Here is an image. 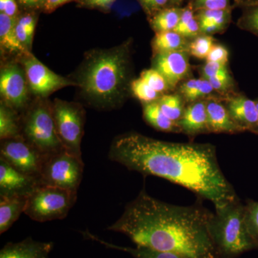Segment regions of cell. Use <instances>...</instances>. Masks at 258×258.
Segmentation results:
<instances>
[{
	"label": "cell",
	"mask_w": 258,
	"mask_h": 258,
	"mask_svg": "<svg viewBox=\"0 0 258 258\" xmlns=\"http://www.w3.org/2000/svg\"><path fill=\"white\" fill-rule=\"evenodd\" d=\"M83 235L88 239L99 242L103 245L106 246L108 248L118 249L123 251L133 256L134 258H189L175 252H164V251L156 250L148 248V247L137 246L136 247H121V246L115 245L114 244L109 243L106 241L101 240L97 236L93 235L88 231L83 232Z\"/></svg>",
	"instance_id": "cell-22"
},
{
	"label": "cell",
	"mask_w": 258,
	"mask_h": 258,
	"mask_svg": "<svg viewBox=\"0 0 258 258\" xmlns=\"http://www.w3.org/2000/svg\"><path fill=\"white\" fill-rule=\"evenodd\" d=\"M108 158L146 177L155 176L184 186L222 208L238 196L222 172L211 144L176 143L127 132L112 142Z\"/></svg>",
	"instance_id": "cell-1"
},
{
	"label": "cell",
	"mask_w": 258,
	"mask_h": 258,
	"mask_svg": "<svg viewBox=\"0 0 258 258\" xmlns=\"http://www.w3.org/2000/svg\"><path fill=\"white\" fill-rule=\"evenodd\" d=\"M180 133L195 138L200 134H210L207 115V99L186 105L181 119L178 122Z\"/></svg>",
	"instance_id": "cell-15"
},
{
	"label": "cell",
	"mask_w": 258,
	"mask_h": 258,
	"mask_svg": "<svg viewBox=\"0 0 258 258\" xmlns=\"http://www.w3.org/2000/svg\"><path fill=\"white\" fill-rule=\"evenodd\" d=\"M20 4L27 9H44L46 0H19Z\"/></svg>",
	"instance_id": "cell-41"
},
{
	"label": "cell",
	"mask_w": 258,
	"mask_h": 258,
	"mask_svg": "<svg viewBox=\"0 0 258 258\" xmlns=\"http://www.w3.org/2000/svg\"><path fill=\"white\" fill-rule=\"evenodd\" d=\"M132 40L108 49H95L85 55L74 81L83 99L97 109L120 108L131 92L133 79Z\"/></svg>",
	"instance_id": "cell-3"
},
{
	"label": "cell",
	"mask_w": 258,
	"mask_h": 258,
	"mask_svg": "<svg viewBox=\"0 0 258 258\" xmlns=\"http://www.w3.org/2000/svg\"><path fill=\"white\" fill-rule=\"evenodd\" d=\"M227 70H228L227 64L207 61L206 63L200 68V74L201 78L208 80L215 77Z\"/></svg>",
	"instance_id": "cell-37"
},
{
	"label": "cell",
	"mask_w": 258,
	"mask_h": 258,
	"mask_svg": "<svg viewBox=\"0 0 258 258\" xmlns=\"http://www.w3.org/2000/svg\"><path fill=\"white\" fill-rule=\"evenodd\" d=\"M208 232L217 258H237L258 249L247 230L244 205L239 198L215 208L209 221Z\"/></svg>",
	"instance_id": "cell-4"
},
{
	"label": "cell",
	"mask_w": 258,
	"mask_h": 258,
	"mask_svg": "<svg viewBox=\"0 0 258 258\" xmlns=\"http://www.w3.org/2000/svg\"><path fill=\"white\" fill-rule=\"evenodd\" d=\"M244 205L246 225L258 247V202L248 200Z\"/></svg>",
	"instance_id": "cell-33"
},
{
	"label": "cell",
	"mask_w": 258,
	"mask_h": 258,
	"mask_svg": "<svg viewBox=\"0 0 258 258\" xmlns=\"http://www.w3.org/2000/svg\"><path fill=\"white\" fill-rule=\"evenodd\" d=\"M215 37L212 35H199L190 42V55L200 60H206L210 50L215 44Z\"/></svg>",
	"instance_id": "cell-30"
},
{
	"label": "cell",
	"mask_w": 258,
	"mask_h": 258,
	"mask_svg": "<svg viewBox=\"0 0 258 258\" xmlns=\"http://www.w3.org/2000/svg\"><path fill=\"white\" fill-rule=\"evenodd\" d=\"M20 57L30 91L39 98H46L61 88L76 86V82L72 79L64 78L51 71L31 52H26Z\"/></svg>",
	"instance_id": "cell-9"
},
{
	"label": "cell",
	"mask_w": 258,
	"mask_h": 258,
	"mask_svg": "<svg viewBox=\"0 0 258 258\" xmlns=\"http://www.w3.org/2000/svg\"><path fill=\"white\" fill-rule=\"evenodd\" d=\"M208 81L211 83L215 92L222 97L235 92V91H234V88H235V81L229 69L215 77L208 79Z\"/></svg>",
	"instance_id": "cell-32"
},
{
	"label": "cell",
	"mask_w": 258,
	"mask_h": 258,
	"mask_svg": "<svg viewBox=\"0 0 258 258\" xmlns=\"http://www.w3.org/2000/svg\"><path fill=\"white\" fill-rule=\"evenodd\" d=\"M177 88V92L184 98L186 104L220 96L215 95L216 92L212 88L211 83L203 78L186 80L181 83Z\"/></svg>",
	"instance_id": "cell-20"
},
{
	"label": "cell",
	"mask_w": 258,
	"mask_h": 258,
	"mask_svg": "<svg viewBox=\"0 0 258 258\" xmlns=\"http://www.w3.org/2000/svg\"><path fill=\"white\" fill-rule=\"evenodd\" d=\"M148 18H151L158 12L170 7V0H138Z\"/></svg>",
	"instance_id": "cell-36"
},
{
	"label": "cell",
	"mask_w": 258,
	"mask_h": 258,
	"mask_svg": "<svg viewBox=\"0 0 258 258\" xmlns=\"http://www.w3.org/2000/svg\"><path fill=\"white\" fill-rule=\"evenodd\" d=\"M56 132L64 150L82 159L86 111L81 104L56 98L52 104Z\"/></svg>",
	"instance_id": "cell-7"
},
{
	"label": "cell",
	"mask_w": 258,
	"mask_h": 258,
	"mask_svg": "<svg viewBox=\"0 0 258 258\" xmlns=\"http://www.w3.org/2000/svg\"><path fill=\"white\" fill-rule=\"evenodd\" d=\"M52 248V242H39L28 237L5 244L0 251V258H49Z\"/></svg>",
	"instance_id": "cell-17"
},
{
	"label": "cell",
	"mask_w": 258,
	"mask_h": 258,
	"mask_svg": "<svg viewBox=\"0 0 258 258\" xmlns=\"http://www.w3.org/2000/svg\"><path fill=\"white\" fill-rule=\"evenodd\" d=\"M71 1L72 0H46L43 11H45V13H51V12L55 11L59 7Z\"/></svg>",
	"instance_id": "cell-42"
},
{
	"label": "cell",
	"mask_w": 258,
	"mask_h": 258,
	"mask_svg": "<svg viewBox=\"0 0 258 258\" xmlns=\"http://www.w3.org/2000/svg\"><path fill=\"white\" fill-rule=\"evenodd\" d=\"M36 22V17L32 14H25L17 22L15 29L19 40L29 51L31 48Z\"/></svg>",
	"instance_id": "cell-28"
},
{
	"label": "cell",
	"mask_w": 258,
	"mask_h": 258,
	"mask_svg": "<svg viewBox=\"0 0 258 258\" xmlns=\"http://www.w3.org/2000/svg\"><path fill=\"white\" fill-rule=\"evenodd\" d=\"M0 12L11 18H16L18 8L15 0H0Z\"/></svg>",
	"instance_id": "cell-40"
},
{
	"label": "cell",
	"mask_w": 258,
	"mask_h": 258,
	"mask_svg": "<svg viewBox=\"0 0 258 258\" xmlns=\"http://www.w3.org/2000/svg\"><path fill=\"white\" fill-rule=\"evenodd\" d=\"M157 102L163 113L178 125L186 106V101L181 95L178 92L166 93Z\"/></svg>",
	"instance_id": "cell-26"
},
{
	"label": "cell",
	"mask_w": 258,
	"mask_h": 258,
	"mask_svg": "<svg viewBox=\"0 0 258 258\" xmlns=\"http://www.w3.org/2000/svg\"><path fill=\"white\" fill-rule=\"evenodd\" d=\"M80 5L84 8L91 9L107 10L111 8L116 0H77Z\"/></svg>",
	"instance_id": "cell-39"
},
{
	"label": "cell",
	"mask_w": 258,
	"mask_h": 258,
	"mask_svg": "<svg viewBox=\"0 0 258 258\" xmlns=\"http://www.w3.org/2000/svg\"><path fill=\"white\" fill-rule=\"evenodd\" d=\"M140 78L152 89L161 94H166L171 92L170 88L165 79L155 69L145 70L141 74Z\"/></svg>",
	"instance_id": "cell-34"
},
{
	"label": "cell",
	"mask_w": 258,
	"mask_h": 258,
	"mask_svg": "<svg viewBox=\"0 0 258 258\" xmlns=\"http://www.w3.org/2000/svg\"><path fill=\"white\" fill-rule=\"evenodd\" d=\"M234 123L240 132L254 133L258 121L257 105L254 100L250 99L242 93L234 92L222 97Z\"/></svg>",
	"instance_id": "cell-14"
},
{
	"label": "cell",
	"mask_w": 258,
	"mask_h": 258,
	"mask_svg": "<svg viewBox=\"0 0 258 258\" xmlns=\"http://www.w3.org/2000/svg\"><path fill=\"white\" fill-rule=\"evenodd\" d=\"M78 191L40 185L27 199L24 213L39 222L62 220L76 203Z\"/></svg>",
	"instance_id": "cell-6"
},
{
	"label": "cell",
	"mask_w": 258,
	"mask_h": 258,
	"mask_svg": "<svg viewBox=\"0 0 258 258\" xmlns=\"http://www.w3.org/2000/svg\"><path fill=\"white\" fill-rule=\"evenodd\" d=\"M21 136L45 158L64 150L56 132L52 104L38 98L21 118Z\"/></svg>",
	"instance_id": "cell-5"
},
{
	"label": "cell",
	"mask_w": 258,
	"mask_h": 258,
	"mask_svg": "<svg viewBox=\"0 0 258 258\" xmlns=\"http://www.w3.org/2000/svg\"><path fill=\"white\" fill-rule=\"evenodd\" d=\"M190 42L175 31L156 33L152 42L153 54L155 55L178 51L189 52Z\"/></svg>",
	"instance_id": "cell-21"
},
{
	"label": "cell",
	"mask_w": 258,
	"mask_h": 258,
	"mask_svg": "<svg viewBox=\"0 0 258 258\" xmlns=\"http://www.w3.org/2000/svg\"><path fill=\"white\" fill-rule=\"evenodd\" d=\"M183 8L168 7L148 18L151 28L156 33L174 31L179 24Z\"/></svg>",
	"instance_id": "cell-24"
},
{
	"label": "cell",
	"mask_w": 258,
	"mask_h": 258,
	"mask_svg": "<svg viewBox=\"0 0 258 258\" xmlns=\"http://www.w3.org/2000/svg\"><path fill=\"white\" fill-rule=\"evenodd\" d=\"M254 101H255L256 105H257V112H258V98H257V99L254 100ZM253 134H256V135H258V121H257V127H256L255 130H254Z\"/></svg>",
	"instance_id": "cell-45"
},
{
	"label": "cell",
	"mask_w": 258,
	"mask_h": 258,
	"mask_svg": "<svg viewBox=\"0 0 258 258\" xmlns=\"http://www.w3.org/2000/svg\"><path fill=\"white\" fill-rule=\"evenodd\" d=\"M40 185L38 178L21 172L0 158V198H28Z\"/></svg>",
	"instance_id": "cell-13"
},
{
	"label": "cell",
	"mask_w": 258,
	"mask_h": 258,
	"mask_svg": "<svg viewBox=\"0 0 258 258\" xmlns=\"http://www.w3.org/2000/svg\"><path fill=\"white\" fill-rule=\"evenodd\" d=\"M18 19L0 13V44L5 50L20 56L30 52L19 40L16 33Z\"/></svg>",
	"instance_id": "cell-18"
},
{
	"label": "cell",
	"mask_w": 258,
	"mask_h": 258,
	"mask_svg": "<svg viewBox=\"0 0 258 258\" xmlns=\"http://www.w3.org/2000/svg\"><path fill=\"white\" fill-rule=\"evenodd\" d=\"M21 136V118L18 112L2 102L0 106V139L16 138Z\"/></svg>",
	"instance_id": "cell-25"
},
{
	"label": "cell",
	"mask_w": 258,
	"mask_h": 258,
	"mask_svg": "<svg viewBox=\"0 0 258 258\" xmlns=\"http://www.w3.org/2000/svg\"><path fill=\"white\" fill-rule=\"evenodd\" d=\"M29 85L23 67L16 62H8L0 73V93L3 103L20 112L26 108Z\"/></svg>",
	"instance_id": "cell-11"
},
{
	"label": "cell",
	"mask_w": 258,
	"mask_h": 258,
	"mask_svg": "<svg viewBox=\"0 0 258 258\" xmlns=\"http://www.w3.org/2000/svg\"><path fill=\"white\" fill-rule=\"evenodd\" d=\"M212 214L199 203H164L143 189L107 230L123 234L137 246L189 258H217L208 232Z\"/></svg>",
	"instance_id": "cell-2"
},
{
	"label": "cell",
	"mask_w": 258,
	"mask_h": 258,
	"mask_svg": "<svg viewBox=\"0 0 258 258\" xmlns=\"http://www.w3.org/2000/svg\"><path fill=\"white\" fill-rule=\"evenodd\" d=\"M195 12L199 10L234 9L231 0H189Z\"/></svg>",
	"instance_id": "cell-35"
},
{
	"label": "cell",
	"mask_w": 258,
	"mask_h": 258,
	"mask_svg": "<svg viewBox=\"0 0 258 258\" xmlns=\"http://www.w3.org/2000/svg\"><path fill=\"white\" fill-rule=\"evenodd\" d=\"M232 10L233 9L199 10L195 12V15L200 28L205 25H215L225 32L232 21Z\"/></svg>",
	"instance_id": "cell-27"
},
{
	"label": "cell",
	"mask_w": 258,
	"mask_h": 258,
	"mask_svg": "<svg viewBox=\"0 0 258 258\" xmlns=\"http://www.w3.org/2000/svg\"><path fill=\"white\" fill-rule=\"evenodd\" d=\"M131 92L142 103L157 101L163 94L152 89L144 80L134 79L131 84Z\"/></svg>",
	"instance_id": "cell-29"
},
{
	"label": "cell",
	"mask_w": 258,
	"mask_h": 258,
	"mask_svg": "<svg viewBox=\"0 0 258 258\" xmlns=\"http://www.w3.org/2000/svg\"><path fill=\"white\" fill-rule=\"evenodd\" d=\"M184 0H170V7H181Z\"/></svg>",
	"instance_id": "cell-44"
},
{
	"label": "cell",
	"mask_w": 258,
	"mask_h": 258,
	"mask_svg": "<svg viewBox=\"0 0 258 258\" xmlns=\"http://www.w3.org/2000/svg\"><path fill=\"white\" fill-rule=\"evenodd\" d=\"M143 117L148 124L156 130L166 133H180L179 126L169 119L163 111L157 101L142 103Z\"/></svg>",
	"instance_id": "cell-23"
},
{
	"label": "cell",
	"mask_w": 258,
	"mask_h": 258,
	"mask_svg": "<svg viewBox=\"0 0 258 258\" xmlns=\"http://www.w3.org/2000/svg\"><path fill=\"white\" fill-rule=\"evenodd\" d=\"M0 158L21 172L40 179L45 158L22 136L2 140Z\"/></svg>",
	"instance_id": "cell-10"
},
{
	"label": "cell",
	"mask_w": 258,
	"mask_h": 258,
	"mask_svg": "<svg viewBox=\"0 0 258 258\" xmlns=\"http://www.w3.org/2000/svg\"><path fill=\"white\" fill-rule=\"evenodd\" d=\"M190 57L188 51L155 54L152 57V69L162 75L171 91H174L181 83L191 79Z\"/></svg>",
	"instance_id": "cell-12"
},
{
	"label": "cell",
	"mask_w": 258,
	"mask_h": 258,
	"mask_svg": "<svg viewBox=\"0 0 258 258\" xmlns=\"http://www.w3.org/2000/svg\"><path fill=\"white\" fill-rule=\"evenodd\" d=\"M258 5V0H233L234 8H240L241 9L246 7L254 6Z\"/></svg>",
	"instance_id": "cell-43"
},
{
	"label": "cell",
	"mask_w": 258,
	"mask_h": 258,
	"mask_svg": "<svg viewBox=\"0 0 258 258\" xmlns=\"http://www.w3.org/2000/svg\"><path fill=\"white\" fill-rule=\"evenodd\" d=\"M207 115L210 133H242L229 114L221 96L211 97L207 99Z\"/></svg>",
	"instance_id": "cell-16"
},
{
	"label": "cell",
	"mask_w": 258,
	"mask_h": 258,
	"mask_svg": "<svg viewBox=\"0 0 258 258\" xmlns=\"http://www.w3.org/2000/svg\"><path fill=\"white\" fill-rule=\"evenodd\" d=\"M206 61L227 64L229 62V51L223 45L215 43L210 50Z\"/></svg>",
	"instance_id": "cell-38"
},
{
	"label": "cell",
	"mask_w": 258,
	"mask_h": 258,
	"mask_svg": "<svg viewBox=\"0 0 258 258\" xmlns=\"http://www.w3.org/2000/svg\"><path fill=\"white\" fill-rule=\"evenodd\" d=\"M83 171V159L62 150L44 161L40 176V185L78 191Z\"/></svg>",
	"instance_id": "cell-8"
},
{
	"label": "cell",
	"mask_w": 258,
	"mask_h": 258,
	"mask_svg": "<svg viewBox=\"0 0 258 258\" xmlns=\"http://www.w3.org/2000/svg\"><path fill=\"white\" fill-rule=\"evenodd\" d=\"M237 26L258 37V5L242 8V14L237 20Z\"/></svg>",
	"instance_id": "cell-31"
},
{
	"label": "cell",
	"mask_w": 258,
	"mask_h": 258,
	"mask_svg": "<svg viewBox=\"0 0 258 258\" xmlns=\"http://www.w3.org/2000/svg\"><path fill=\"white\" fill-rule=\"evenodd\" d=\"M27 199L25 197L0 198V234L9 230L24 213Z\"/></svg>",
	"instance_id": "cell-19"
}]
</instances>
